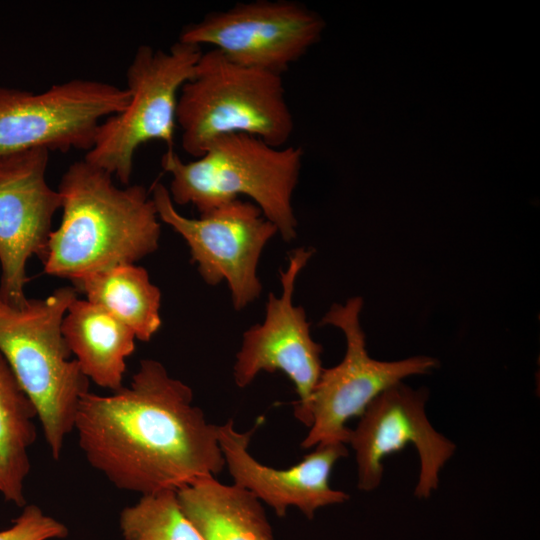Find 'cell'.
<instances>
[{"label": "cell", "instance_id": "obj_20", "mask_svg": "<svg viewBox=\"0 0 540 540\" xmlns=\"http://www.w3.org/2000/svg\"><path fill=\"white\" fill-rule=\"evenodd\" d=\"M68 536L67 527L46 515L37 505H26L8 529L0 531V540H50Z\"/></svg>", "mask_w": 540, "mask_h": 540}, {"label": "cell", "instance_id": "obj_17", "mask_svg": "<svg viewBox=\"0 0 540 540\" xmlns=\"http://www.w3.org/2000/svg\"><path fill=\"white\" fill-rule=\"evenodd\" d=\"M86 299L129 327L136 339L148 342L161 327V291L145 268L119 264L72 282Z\"/></svg>", "mask_w": 540, "mask_h": 540}, {"label": "cell", "instance_id": "obj_14", "mask_svg": "<svg viewBox=\"0 0 540 540\" xmlns=\"http://www.w3.org/2000/svg\"><path fill=\"white\" fill-rule=\"evenodd\" d=\"M261 418L249 431H237L232 419L218 425V442L233 484L248 490L271 506L277 516L298 508L308 519L317 509L349 499L346 492L330 486L335 463L348 455L344 443H320L303 460L287 469H275L257 461L248 450Z\"/></svg>", "mask_w": 540, "mask_h": 540}, {"label": "cell", "instance_id": "obj_12", "mask_svg": "<svg viewBox=\"0 0 540 540\" xmlns=\"http://www.w3.org/2000/svg\"><path fill=\"white\" fill-rule=\"evenodd\" d=\"M428 391L399 382L379 394L350 430L348 443L355 451L357 487L376 489L383 476V459L408 444L420 458L415 496L428 498L437 489L439 472L453 456L456 445L436 431L427 418Z\"/></svg>", "mask_w": 540, "mask_h": 540}, {"label": "cell", "instance_id": "obj_2", "mask_svg": "<svg viewBox=\"0 0 540 540\" xmlns=\"http://www.w3.org/2000/svg\"><path fill=\"white\" fill-rule=\"evenodd\" d=\"M57 190L62 219L42 259L46 274L73 282L157 250L161 223L144 186L120 188L111 174L83 159L67 168Z\"/></svg>", "mask_w": 540, "mask_h": 540}, {"label": "cell", "instance_id": "obj_8", "mask_svg": "<svg viewBox=\"0 0 540 540\" xmlns=\"http://www.w3.org/2000/svg\"><path fill=\"white\" fill-rule=\"evenodd\" d=\"M128 90L72 79L42 92L0 87V156L31 149L67 152L92 147L99 124L121 112Z\"/></svg>", "mask_w": 540, "mask_h": 540}, {"label": "cell", "instance_id": "obj_3", "mask_svg": "<svg viewBox=\"0 0 540 540\" xmlns=\"http://www.w3.org/2000/svg\"><path fill=\"white\" fill-rule=\"evenodd\" d=\"M302 159L301 147H275L252 135L230 134L213 140L193 161L167 149L161 167L171 176L168 191L174 204H191L202 215L247 196L289 242L296 237L292 198Z\"/></svg>", "mask_w": 540, "mask_h": 540}, {"label": "cell", "instance_id": "obj_19", "mask_svg": "<svg viewBox=\"0 0 540 540\" xmlns=\"http://www.w3.org/2000/svg\"><path fill=\"white\" fill-rule=\"evenodd\" d=\"M125 540H203L182 512L176 490L143 495L119 517Z\"/></svg>", "mask_w": 540, "mask_h": 540}, {"label": "cell", "instance_id": "obj_18", "mask_svg": "<svg viewBox=\"0 0 540 540\" xmlns=\"http://www.w3.org/2000/svg\"><path fill=\"white\" fill-rule=\"evenodd\" d=\"M37 418L7 361L0 353V494L19 507L26 504L25 480L30 472L29 449Z\"/></svg>", "mask_w": 540, "mask_h": 540}, {"label": "cell", "instance_id": "obj_4", "mask_svg": "<svg viewBox=\"0 0 540 540\" xmlns=\"http://www.w3.org/2000/svg\"><path fill=\"white\" fill-rule=\"evenodd\" d=\"M74 286L13 305L0 296V353L34 406L51 456L59 460L89 379L62 333V322L78 298Z\"/></svg>", "mask_w": 540, "mask_h": 540}, {"label": "cell", "instance_id": "obj_10", "mask_svg": "<svg viewBox=\"0 0 540 540\" xmlns=\"http://www.w3.org/2000/svg\"><path fill=\"white\" fill-rule=\"evenodd\" d=\"M325 23L294 0H255L207 13L178 40L211 45L228 60L282 75L320 38Z\"/></svg>", "mask_w": 540, "mask_h": 540}, {"label": "cell", "instance_id": "obj_7", "mask_svg": "<svg viewBox=\"0 0 540 540\" xmlns=\"http://www.w3.org/2000/svg\"><path fill=\"white\" fill-rule=\"evenodd\" d=\"M160 221L186 241L191 262L205 283L226 281L234 309L239 311L255 301L262 290L257 266L268 241L278 231L251 201L235 199L200 215L188 218L176 209L168 188L152 186Z\"/></svg>", "mask_w": 540, "mask_h": 540}, {"label": "cell", "instance_id": "obj_16", "mask_svg": "<svg viewBox=\"0 0 540 540\" xmlns=\"http://www.w3.org/2000/svg\"><path fill=\"white\" fill-rule=\"evenodd\" d=\"M176 495L203 540H275L261 501L244 488L210 476L177 489Z\"/></svg>", "mask_w": 540, "mask_h": 540}, {"label": "cell", "instance_id": "obj_15", "mask_svg": "<svg viewBox=\"0 0 540 540\" xmlns=\"http://www.w3.org/2000/svg\"><path fill=\"white\" fill-rule=\"evenodd\" d=\"M62 333L84 375L111 392L123 386L126 360L135 351L136 336L125 324L87 299L69 306Z\"/></svg>", "mask_w": 540, "mask_h": 540}, {"label": "cell", "instance_id": "obj_11", "mask_svg": "<svg viewBox=\"0 0 540 540\" xmlns=\"http://www.w3.org/2000/svg\"><path fill=\"white\" fill-rule=\"evenodd\" d=\"M313 254L314 249L304 247L290 253L287 268L280 270L282 293L279 297L268 294L265 318L244 332L233 368L240 388L251 384L261 371L287 375L299 397L294 416L307 427L311 425V396L323 370V349L311 336L304 308L295 306L292 299L297 276Z\"/></svg>", "mask_w": 540, "mask_h": 540}, {"label": "cell", "instance_id": "obj_1", "mask_svg": "<svg viewBox=\"0 0 540 540\" xmlns=\"http://www.w3.org/2000/svg\"><path fill=\"white\" fill-rule=\"evenodd\" d=\"M217 429L187 384L143 359L127 386L82 397L73 430L91 467L117 489L143 496L218 475L225 460Z\"/></svg>", "mask_w": 540, "mask_h": 540}, {"label": "cell", "instance_id": "obj_9", "mask_svg": "<svg viewBox=\"0 0 540 540\" xmlns=\"http://www.w3.org/2000/svg\"><path fill=\"white\" fill-rule=\"evenodd\" d=\"M361 297L344 305L333 304L320 325L339 328L346 338V353L336 366L324 369L310 400L311 425L301 442L304 449L320 443L347 444L350 428L346 423L361 416L384 390L413 375L427 374L438 366L429 356H414L397 361H379L369 356L360 324Z\"/></svg>", "mask_w": 540, "mask_h": 540}, {"label": "cell", "instance_id": "obj_6", "mask_svg": "<svg viewBox=\"0 0 540 540\" xmlns=\"http://www.w3.org/2000/svg\"><path fill=\"white\" fill-rule=\"evenodd\" d=\"M202 52L200 46L179 40L168 50L140 45L126 73L129 103L99 124L84 160L126 186L142 144L158 140L174 149L179 93Z\"/></svg>", "mask_w": 540, "mask_h": 540}, {"label": "cell", "instance_id": "obj_5", "mask_svg": "<svg viewBox=\"0 0 540 540\" xmlns=\"http://www.w3.org/2000/svg\"><path fill=\"white\" fill-rule=\"evenodd\" d=\"M177 125L183 150L198 158L215 139L248 134L283 147L294 131L282 75L245 67L221 52H202L181 88Z\"/></svg>", "mask_w": 540, "mask_h": 540}, {"label": "cell", "instance_id": "obj_13", "mask_svg": "<svg viewBox=\"0 0 540 540\" xmlns=\"http://www.w3.org/2000/svg\"><path fill=\"white\" fill-rule=\"evenodd\" d=\"M48 162L46 149L0 156V296L13 305L27 299V262L43 259L61 208L58 190L47 182Z\"/></svg>", "mask_w": 540, "mask_h": 540}]
</instances>
